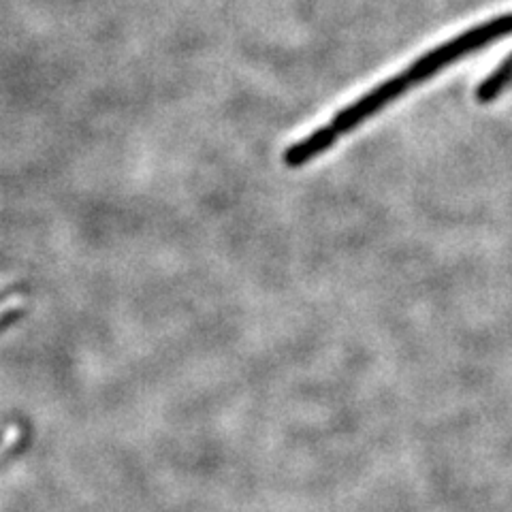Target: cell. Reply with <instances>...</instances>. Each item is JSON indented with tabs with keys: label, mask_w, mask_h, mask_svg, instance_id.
Instances as JSON below:
<instances>
[{
	"label": "cell",
	"mask_w": 512,
	"mask_h": 512,
	"mask_svg": "<svg viewBox=\"0 0 512 512\" xmlns=\"http://www.w3.org/2000/svg\"><path fill=\"white\" fill-rule=\"evenodd\" d=\"M508 35H512V13H506L502 18H495L480 26H474L448 43L438 45L436 50H431L429 54L421 56L414 64H410L406 71L387 79L384 84L376 86L374 90L361 96L359 101L342 109L327 126L318 128V131H314L310 137L301 139L295 143V146L288 148L284 152V165L301 167L310 163V160L329 150L342 135L363 124L370 116L378 114L382 107H387L391 101L397 99V96H402L416 84H421L423 79L434 77L438 71L448 67V64H453L455 60L468 56L480 50V47L489 45L491 41L504 39Z\"/></svg>",
	"instance_id": "1"
},
{
	"label": "cell",
	"mask_w": 512,
	"mask_h": 512,
	"mask_svg": "<svg viewBox=\"0 0 512 512\" xmlns=\"http://www.w3.org/2000/svg\"><path fill=\"white\" fill-rule=\"evenodd\" d=\"M512 79V56H508L500 69H495V73H491L483 84H480V88L476 90V99L480 103H489L493 101L495 96H498Z\"/></svg>",
	"instance_id": "2"
},
{
	"label": "cell",
	"mask_w": 512,
	"mask_h": 512,
	"mask_svg": "<svg viewBox=\"0 0 512 512\" xmlns=\"http://www.w3.org/2000/svg\"><path fill=\"white\" fill-rule=\"evenodd\" d=\"M0 299H3V295H0Z\"/></svg>",
	"instance_id": "3"
},
{
	"label": "cell",
	"mask_w": 512,
	"mask_h": 512,
	"mask_svg": "<svg viewBox=\"0 0 512 512\" xmlns=\"http://www.w3.org/2000/svg\"><path fill=\"white\" fill-rule=\"evenodd\" d=\"M0 440H3V436H0Z\"/></svg>",
	"instance_id": "4"
}]
</instances>
